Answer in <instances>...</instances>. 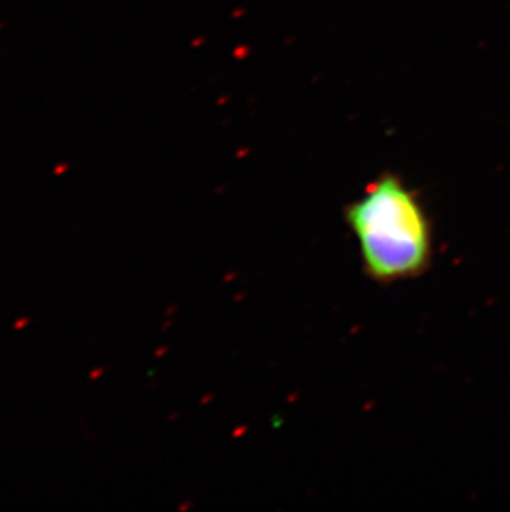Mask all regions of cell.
Masks as SVG:
<instances>
[{
    "instance_id": "obj_1",
    "label": "cell",
    "mask_w": 510,
    "mask_h": 512,
    "mask_svg": "<svg viewBox=\"0 0 510 512\" xmlns=\"http://www.w3.org/2000/svg\"><path fill=\"white\" fill-rule=\"evenodd\" d=\"M345 221L357 239L366 276L395 284L421 276L433 259V229L419 194L393 173L365 189L345 209Z\"/></svg>"
},
{
    "instance_id": "obj_2",
    "label": "cell",
    "mask_w": 510,
    "mask_h": 512,
    "mask_svg": "<svg viewBox=\"0 0 510 512\" xmlns=\"http://www.w3.org/2000/svg\"><path fill=\"white\" fill-rule=\"evenodd\" d=\"M29 322H30V319L20 320V322H17V324H15V329H17V330L24 329V325L29 324Z\"/></svg>"
},
{
    "instance_id": "obj_3",
    "label": "cell",
    "mask_w": 510,
    "mask_h": 512,
    "mask_svg": "<svg viewBox=\"0 0 510 512\" xmlns=\"http://www.w3.org/2000/svg\"><path fill=\"white\" fill-rule=\"evenodd\" d=\"M102 373H103V368H100V370H95V372H93L92 375H90V378H92V380H95V378L100 377V375H102Z\"/></svg>"
}]
</instances>
